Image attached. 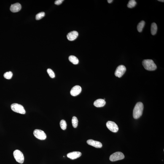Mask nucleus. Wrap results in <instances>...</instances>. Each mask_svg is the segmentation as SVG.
<instances>
[{
    "label": "nucleus",
    "instance_id": "nucleus-1",
    "mask_svg": "<svg viewBox=\"0 0 164 164\" xmlns=\"http://www.w3.org/2000/svg\"><path fill=\"white\" fill-rule=\"evenodd\" d=\"M144 106L143 103L141 102H138L134 108L133 116L135 119H138L141 117L143 114L144 110Z\"/></svg>",
    "mask_w": 164,
    "mask_h": 164
},
{
    "label": "nucleus",
    "instance_id": "nucleus-2",
    "mask_svg": "<svg viewBox=\"0 0 164 164\" xmlns=\"http://www.w3.org/2000/svg\"><path fill=\"white\" fill-rule=\"evenodd\" d=\"M142 64L145 69L148 71L155 70L157 68L156 65L152 60H144L143 61Z\"/></svg>",
    "mask_w": 164,
    "mask_h": 164
},
{
    "label": "nucleus",
    "instance_id": "nucleus-3",
    "mask_svg": "<svg viewBox=\"0 0 164 164\" xmlns=\"http://www.w3.org/2000/svg\"><path fill=\"white\" fill-rule=\"evenodd\" d=\"M11 109L14 112L22 114L26 113L23 107L17 103H13L11 106Z\"/></svg>",
    "mask_w": 164,
    "mask_h": 164
},
{
    "label": "nucleus",
    "instance_id": "nucleus-4",
    "mask_svg": "<svg viewBox=\"0 0 164 164\" xmlns=\"http://www.w3.org/2000/svg\"><path fill=\"white\" fill-rule=\"evenodd\" d=\"M13 155L14 158L17 162L20 163H23L24 161V157L23 153L19 150H16L14 151Z\"/></svg>",
    "mask_w": 164,
    "mask_h": 164
},
{
    "label": "nucleus",
    "instance_id": "nucleus-5",
    "mask_svg": "<svg viewBox=\"0 0 164 164\" xmlns=\"http://www.w3.org/2000/svg\"><path fill=\"white\" fill-rule=\"evenodd\" d=\"M124 158L125 156L122 153L117 152L112 154L109 157V160L111 161L114 162L122 160Z\"/></svg>",
    "mask_w": 164,
    "mask_h": 164
},
{
    "label": "nucleus",
    "instance_id": "nucleus-6",
    "mask_svg": "<svg viewBox=\"0 0 164 164\" xmlns=\"http://www.w3.org/2000/svg\"><path fill=\"white\" fill-rule=\"evenodd\" d=\"M33 133L34 136L39 140H45L47 138V136L45 133L42 130H35Z\"/></svg>",
    "mask_w": 164,
    "mask_h": 164
},
{
    "label": "nucleus",
    "instance_id": "nucleus-7",
    "mask_svg": "<svg viewBox=\"0 0 164 164\" xmlns=\"http://www.w3.org/2000/svg\"><path fill=\"white\" fill-rule=\"evenodd\" d=\"M126 71V68L123 65L118 67L115 73V75L119 78L122 77Z\"/></svg>",
    "mask_w": 164,
    "mask_h": 164
},
{
    "label": "nucleus",
    "instance_id": "nucleus-8",
    "mask_svg": "<svg viewBox=\"0 0 164 164\" xmlns=\"http://www.w3.org/2000/svg\"><path fill=\"white\" fill-rule=\"evenodd\" d=\"M107 127L111 131L114 133H117L119 130V128L115 122L108 121L106 124Z\"/></svg>",
    "mask_w": 164,
    "mask_h": 164
},
{
    "label": "nucleus",
    "instance_id": "nucleus-9",
    "mask_svg": "<svg viewBox=\"0 0 164 164\" xmlns=\"http://www.w3.org/2000/svg\"><path fill=\"white\" fill-rule=\"evenodd\" d=\"M82 90V88L80 86L76 85L71 89L70 91L71 94L74 96H77L80 93Z\"/></svg>",
    "mask_w": 164,
    "mask_h": 164
},
{
    "label": "nucleus",
    "instance_id": "nucleus-10",
    "mask_svg": "<svg viewBox=\"0 0 164 164\" xmlns=\"http://www.w3.org/2000/svg\"><path fill=\"white\" fill-rule=\"evenodd\" d=\"M87 143L90 146H94L96 148H101L102 147L103 145L99 142L94 141L93 140H87Z\"/></svg>",
    "mask_w": 164,
    "mask_h": 164
},
{
    "label": "nucleus",
    "instance_id": "nucleus-11",
    "mask_svg": "<svg viewBox=\"0 0 164 164\" xmlns=\"http://www.w3.org/2000/svg\"><path fill=\"white\" fill-rule=\"evenodd\" d=\"M82 155V153L78 151H74L69 153L67 154V156L71 160H74L78 158Z\"/></svg>",
    "mask_w": 164,
    "mask_h": 164
},
{
    "label": "nucleus",
    "instance_id": "nucleus-12",
    "mask_svg": "<svg viewBox=\"0 0 164 164\" xmlns=\"http://www.w3.org/2000/svg\"><path fill=\"white\" fill-rule=\"evenodd\" d=\"M78 35V33L77 31H73L68 33L67 35V38L70 41H74L77 39Z\"/></svg>",
    "mask_w": 164,
    "mask_h": 164
},
{
    "label": "nucleus",
    "instance_id": "nucleus-13",
    "mask_svg": "<svg viewBox=\"0 0 164 164\" xmlns=\"http://www.w3.org/2000/svg\"><path fill=\"white\" fill-rule=\"evenodd\" d=\"M21 5L18 3L12 4L10 7V11L13 12H18L21 10Z\"/></svg>",
    "mask_w": 164,
    "mask_h": 164
},
{
    "label": "nucleus",
    "instance_id": "nucleus-14",
    "mask_svg": "<svg viewBox=\"0 0 164 164\" xmlns=\"http://www.w3.org/2000/svg\"><path fill=\"white\" fill-rule=\"evenodd\" d=\"M106 104L105 100L102 99H98L94 102V105L97 107H101L104 106Z\"/></svg>",
    "mask_w": 164,
    "mask_h": 164
},
{
    "label": "nucleus",
    "instance_id": "nucleus-15",
    "mask_svg": "<svg viewBox=\"0 0 164 164\" xmlns=\"http://www.w3.org/2000/svg\"><path fill=\"white\" fill-rule=\"evenodd\" d=\"M157 30V27L156 24L155 23H153L151 24V32L152 35L156 34Z\"/></svg>",
    "mask_w": 164,
    "mask_h": 164
},
{
    "label": "nucleus",
    "instance_id": "nucleus-16",
    "mask_svg": "<svg viewBox=\"0 0 164 164\" xmlns=\"http://www.w3.org/2000/svg\"><path fill=\"white\" fill-rule=\"evenodd\" d=\"M69 61L74 65H77L79 63V60L77 57L71 55L69 57Z\"/></svg>",
    "mask_w": 164,
    "mask_h": 164
},
{
    "label": "nucleus",
    "instance_id": "nucleus-17",
    "mask_svg": "<svg viewBox=\"0 0 164 164\" xmlns=\"http://www.w3.org/2000/svg\"><path fill=\"white\" fill-rule=\"evenodd\" d=\"M145 22L144 21H142L138 23L137 26V29L138 32H141L142 31L143 29L144 28L145 25Z\"/></svg>",
    "mask_w": 164,
    "mask_h": 164
},
{
    "label": "nucleus",
    "instance_id": "nucleus-18",
    "mask_svg": "<svg viewBox=\"0 0 164 164\" xmlns=\"http://www.w3.org/2000/svg\"><path fill=\"white\" fill-rule=\"evenodd\" d=\"M136 2L134 0H130L129 2L127 4V7L130 8H132L134 7L136 5Z\"/></svg>",
    "mask_w": 164,
    "mask_h": 164
},
{
    "label": "nucleus",
    "instance_id": "nucleus-19",
    "mask_svg": "<svg viewBox=\"0 0 164 164\" xmlns=\"http://www.w3.org/2000/svg\"><path fill=\"white\" fill-rule=\"evenodd\" d=\"M78 120L77 118L73 117L72 119V123L73 126L74 128H76L78 126Z\"/></svg>",
    "mask_w": 164,
    "mask_h": 164
},
{
    "label": "nucleus",
    "instance_id": "nucleus-20",
    "mask_svg": "<svg viewBox=\"0 0 164 164\" xmlns=\"http://www.w3.org/2000/svg\"><path fill=\"white\" fill-rule=\"evenodd\" d=\"M60 127L62 130H65L66 129L67 124L66 121L64 120H62L60 122Z\"/></svg>",
    "mask_w": 164,
    "mask_h": 164
},
{
    "label": "nucleus",
    "instance_id": "nucleus-21",
    "mask_svg": "<svg viewBox=\"0 0 164 164\" xmlns=\"http://www.w3.org/2000/svg\"><path fill=\"white\" fill-rule=\"evenodd\" d=\"M12 75H13L12 73L10 71L5 73L4 75V77L5 79H11Z\"/></svg>",
    "mask_w": 164,
    "mask_h": 164
},
{
    "label": "nucleus",
    "instance_id": "nucleus-22",
    "mask_svg": "<svg viewBox=\"0 0 164 164\" xmlns=\"http://www.w3.org/2000/svg\"><path fill=\"white\" fill-rule=\"evenodd\" d=\"M45 14L44 12H41L36 14V20H39L41 19L44 17Z\"/></svg>",
    "mask_w": 164,
    "mask_h": 164
},
{
    "label": "nucleus",
    "instance_id": "nucleus-23",
    "mask_svg": "<svg viewBox=\"0 0 164 164\" xmlns=\"http://www.w3.org/2000/svg\"><path fill=\"white\" fill-rule=\"evenodd\" d=\"M47 71L48 74H49V75L51 78H54L55 77V73H54L52 70L49 68V69H47Z\"/></svg>",
    "mask_w": 164,
    "mask_h": 164
},
{
    "label": "nucleus",
    "instance_id": "nucleus-24",
    "mask_svg": "<svg viewBox=\"0 0 164 164\" xmlns=\"http://www.w3.org/2000/svg\"><path fill=\"white\" fill-rule=\"evenodd\" d=\"M63 1L64 0H57L55 1V4L56 5H60L62 4Z\"/></svg>",
    "mask_w": 164,
    "mask_h": 164
},
{
    "label": "nucleus",
    "instance_id": "nucleus-25",
    "mask_svg": "<svg viewBox=\"0 0 164 164\" xmlns=\"http://www.w3.org/2000/svg\"><path fill=\"white\" fill-rule=\"evenodd\" d=\"M113 1L112 0H108L107 1L108 2L109 4H111L112 2Z\"/></svg>",
    "mask_w": 164,
    "mask_h": 164
},
{
    "label": "nucleus",
    "instance_id": "nucleus-26",
    "mask_svg": "<svg viewBox=\"0 0 164 164\" xmlns=\"http://www.w3.org/2000/svg\"><path fill=\"white\" fill-rule=\"evenodd\" d=\"M159 1L161 2H164V1L163 0H158Z\"/></svg>",
    "mask_w": 164,
    "mask_h": 164
}]
</instances>
